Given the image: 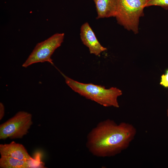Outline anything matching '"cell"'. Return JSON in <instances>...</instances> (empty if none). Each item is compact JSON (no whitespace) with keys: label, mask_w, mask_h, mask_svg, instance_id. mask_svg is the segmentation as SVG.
I'll use <instances>...</instances> for the list:
<instances>
[{"label":"cell","mask_w":168,"mask_h":168,"mask_svg":"<svg viewBox=\"0 0 168 168\" xmlns=\"http://www.w3.org/2000/svg\"><path fill=\"white\" fill-rule=\"evenodd\" d=\"M80 36L83 44L88 48L91 54L99 56L107 50L98 41L88 22L85 23L81 26Z\"/></svg>","instance_id":"6"},{"label":"cell","mask_w":168,"mask_h":168,"mask_svg":"<svg viewBox=\"0 0 168 168\" xmlns=\"http://www.w3.org/2000/svg\"><path fill=\"white\" fill-rule=\"evenodd\" d=\"M33 159L25 160L10 157L1 156L0 159V167L2 168H32Z\"/></svg>","instance_id":"9"},{"label":"cell","mask_w":168,"mask_h":168,"mask_svg":"<svg viewBox=\"0 0 168 168\" xmlns=\"http://www.w3.org/2000/svg\"><path fill=\"white\" fill-rule=\"evenodd\" d=\"M148 0H116L115 17L117 23L127 30L137 34L140 18Z\"/></svg>","instance_id":"3"},{"label":"cell","mask_w":168,"mask_h":168,"mask_svg":"<svg viewBox=\"0 0 168 168\" xmlns=\"http://www.w3.org/2000/svg\"><path fill=\"white\" fill-rule=\"evenodd\" d=\"M5 108L3 104L1 102L0 103V120H1L3 118L4 115Z\"/></svg>","instance_id":"12"},{"label":"cell","mask_w":168,"mask_h":168,"mask_svg":"<svg viewBox=\"0 0 168 168\" xmlns=\"http://www.w3.org/2000/svg\"><path fill=\"white\" fill-rule=\"evenodd\" d=\"M32 123L31 114L19 111L0 125V139L21 138L28 133Z\"/></svg>","instance_id":"5"},{"label":"cell","mask_w":168,"mask_h":168,"mask_svg":"<svg viewBox=\"0 0 168 168\" xmlns=\"http://www.w3.org/2000/svg\"><path fill=\"white\" fill-rule=\"evenodd\" d=\"M160 84L165 87H168V69L165 74L161 76Z\"/></svg>","instance_id":"11"},{"label":"cell","mask_w":168,"mask_h":168,"mask_svg":"<svg viewBox=\"0 0 168 168\" xmlns=\"http://www.w3.org/2000/svg\"><path fill=\"white\" fill-rule=\"evenodd\" d=\"M63 33H56L45 40L38 43L22 66L26 68L38 63L48 62L53 64L51 56L63 41Z\"/></svg>","instance_id":"4"},{"label":"cell","mask_w":168,"mask_h":168,"mask_svg":"<svg viewBox=\"0 0 168 168\" xmlns=\"http://www.w3.org/2000/svg\"><path fill=\"white\" fill-rule=\"evenodd\" d=\"M97 13L96 19L112 17L116 14V0H93Z\"/></svg>","instance_id":"8"},{"label":"cell","mask_w":168,"mask_h":168,"mask_svg":"<svg viewBox=\"0 0 168 168\" xmlns=\"http://www.w3.org/2000/svg\"><path fill=\"white\" fill-rule=\"evenodd\" d=\"M167 116L168 117V109H167Z\"/></svg>","instance_id":"13"},{"label":"cell","mask_w":168,"mask_h":168,"mask_svg":"<svg viewBox=\"0 0 168 168\" xmlns=\"http://www.w3.org/2000/svg\"><path fill=\"white\" fill-rule=\"evenodd\" d=\"M60 73L66 84L75 92L104 106L119 107L118 98L122 94L119 89L116 87L107 89L101 85L80 82Z\"/></svg>","instance_id":"2"},{"label":"cell","mask_w":168,"mask_h":168,"mask_svg":"<svg viewBox=\"0 0 168 168\" xmlns=\"http://www.w3.org/2000/svg\"><path fill=\"white\" fill-rule=\"evenodd\" d=\"M153 6H160L167 10L168 9V0H148L146 7Z\"/></svg>","instance_id":"10"},{"label":"cell","mask_w":168,"mask_h":168,"mask_svg":"<svg viewBox=\"0 0 168 168\" xmlns=\"http://www.w3.org/2000/svg\"><path fill=\"white\" fill-rule=\"evenodd\" d=\"M0 153L1 156L10 157L21 160L33 159L22 144L14 141L9 144H0Z\"/></svg>","instance_id":"7"},{"label":"cell","mask_w":168,"mask_h":168,"mask_svg":"<svg viewBox=\"0 0 168 168\" xmlns=\"http://www.w3.org/2000/svg\"><path fill=\"white\" fill-rule=\"evenodd\" d=\"M136 133L131 124L124 122L117 124L108 119L99 123L89 132L86 146L95 156H114L128 147Z\"/></svg>","instance_id":"1"}]
</instances>
